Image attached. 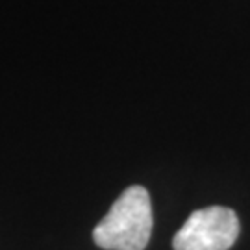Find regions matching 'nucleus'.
<instances>
[{"label":"nucleus","mask_w":250,"mask_h":250,"mask_svg":"<svg viewBox=\"0 0 250 250\" xmlns=\"http://www.w3.org/2000/svg\"><path fill=\"white\" fill-rule=\"evenodd\" d=\"M152 226L154 215L148 191L143 186H130L97 224L93 239L104 250H145L150 241Z\"/></svg>","instance_id":"obj_1"},{"label":"nucleus","mask_w":250,"mask_h":250,"mask_svg":"<svg viewBox=\"0 0 250 250\" xmlns=\"http://www.w3.org/2000/svg\"><path fill=\"white\" fill-rule=\"evenodd\" d=\"M239 235V219L223 206L202 208L189 215L174 239V250H228Z\"/></svg>","instance_id":"obj_2"}]
</instances>
